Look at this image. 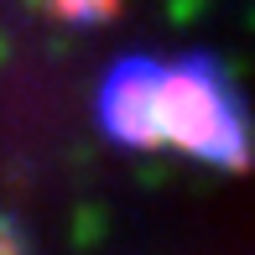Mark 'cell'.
<instances>
[{"mask_svg": "<svg viewBox=\"0 0 255 255\" xmlns=\"http://www.w3.org/2000/svg\"><path fill=\"white\" fill-rule=\"evenodd\" d=\"M156 135L161 146H177V151L198 156L208 167H224V172H245L255 161L245 99L229 84L224 63L208 52H188L172 68H161Z\"/></svg>", "mask_w": 255, "mask_h": 255, "instance_id": "cell-1", "label": "cell"}, {"mask_svg": "<svg viewBox=\"0 0 255 255\" xmlns=\"http://www.w3.org/2000/svg\"><path fill=\"white\" fill-rule=\"evenodd\" d=\"M156 89H161V63H151V57H120V63H110V73L99 84V99H94L99 130L115 146H130V151L161 146V135H156Z\"/></svg>", "mask_w": 255, "mask_h": 255, "instance_id": "cell-2", "label": "cell"}, {"mask_svg": "<svg viewBox=\"0 0 255 255\" xmlns=\"http://www.w3.org/2000/svg\"><path fill=\"white\" fill-rule=\"evenodd\" d=\"M52 10L73 26H104V21L120 10V0H52Z\"/></svg>", "mask_w": 255, "mask_h": 255, "instance_id": "cell-3", "label": "cell"}, {"mask_svg": "<svg viewBox=\"0 0 255 255\" xmlns=\"http://www.w3.org/2000/svg\"><path fill=\"white\" fill-rule=\"evenodd\" d=\"M0 255H31V235L16 214H0Z\"/></svg>", "mask_w": 255, "mask_h": 255, "instance_id": "cell-4", "label": "cell"}]
</instances>
